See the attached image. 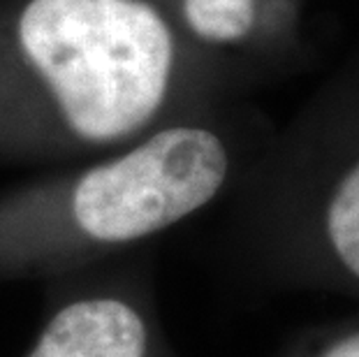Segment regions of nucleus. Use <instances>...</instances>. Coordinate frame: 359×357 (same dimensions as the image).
<instances>
[{
	"label": "nucleus",
	"instance_id": "nucleus-1",
	"mask_svg": "<svg viewBox=\"0 0 359 357\" xmlns=\"http://www.w3.org/2000/svg\"><path fill=\"white\" fill-rule=\"evenodd\" d=\"M154 0H0V165H70L200 114Z\"/></svg>",
	"mask_w": 359,
	"mask_h": 357
},
{
	"label": "nucleus",
	"instance_id": "nucleus-2",
	"mask_svg": "<svg viewBox=\"0 0 359 357\" xmlns=\"http://www.w3.org/2000/svg\"><path fill=\"white\" fill-rule=\"evenodd\" d=\"M236 149L209 119L174 121L0 193V283L51 281L147 250L232 184Z\"/></svg>",
	"mask_w": 359,
	"mask_h": 357
},
{
	"label": "nucleus",
	"instance_id": "nucleus-3",
	"mask_svg": "<svg viewBox=\"0 0 359 357\" xmlns=\"http://www.w3.org/2000/svg\"><path fill=\"white\" fill-rule=\"evenodd\" d=\"M243 244L259 288L359 299V151L316 181L311 197L273 202Z\"/></svg>",
	"mask_w": 359,
	"mask_h": 357
},
{
	"label": "nucleus",
	"instance_id": "nucleus-4",
	"mask_svg": "<svg viewBox=\"0 0 359 357\" xmlns=\"http://www.w3.org/2000/svg\"><path fill=\"white\" fill-rule=\"evenodd\" d=\"M24 357H181L160 316L147 250L47 283Z\"/></svg>",
	"mask_w": 359,
	"mask_h": 357
},
{
	"label": "nucleus",
	"instance_id": "nucleus-5",
	"mask_svg": "<svg viewBox=\"0 0 359 357\" xmlns=\"http://www.w3.org/2000/svg\"><path fill=\"white\" fill-rule=\"evenodd\" d=\"M278 357H359V314L304 330Z\"/></svg>",
	"mask_w": 359,
	"mask_h": 357
}]
</instances>
